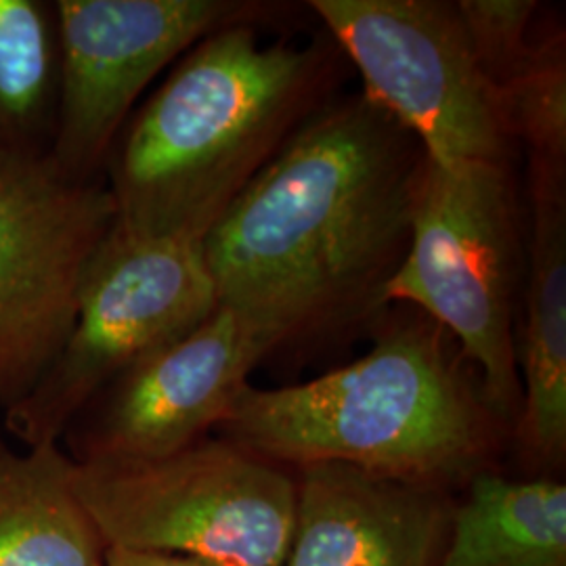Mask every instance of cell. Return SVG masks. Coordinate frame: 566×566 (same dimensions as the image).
I'll return each instance as SVG.
<instances>
[{"label":"cell","instance_id":"obj_1","mask_svg":"<svg viewBox=\"0 0 566 566\" xmlns=\"http://www.w3.org/2000/svg\"><path fill=\"white\" fill-rule=\"evenodd\" d=\"M426 160L365 95L324 103L203 238L219 304L275 348L371 322L407 254Z\"/></svg>","mask_w":566,"mask_h":566},{"label":"cell","instance_id":"obj_2","mask_svg":"<svg viewBox=\"0 0 566 566\" xmlns=\"http://www.w3.org/2000/svg\"><path fill=\"white\" fill-rule=\"evenodd\" d=\"M254 25L189 49L122 128L103 179L124 233L202 242L324 105V44H263Z\"/></svg>","mask_w":566,"mask_h":566},{"label":"cell","instance_id":"obj_3","mask_svg":"<svg viewBox=\"0 0 566 566\" xmlns=\"http://www.w3.org/2000/svg\"><path fill=\"white\" fill-rule=\"evenodd\" d=\"M447 340L432 319L405 317L322 378L245 385L224 439L277 465L334 462L430 486L470 474L493 446L495 418Z\"/></svg>","mask_w":566,"mask_h":566},{"label":"cell","instance_id":"obj_4","mask_svg":"<svg viewBox=\"0 0 566 566\" xmlns=\"http://www.w3.org/2000/svg\"><path fill=\"white\" fill-rule=\"evenodd\" d=\"M76 491L107 547L219 566H285L296 479L229 439L133 462H76Z\"/></svg>","mask_w":566,"mask_h":566},{"label":"cell","instance_id":"obj_5","mask_svg":"<svg viewBox=\"0 0 566 566\" xmlns=\"http://www.w3.org/2000/svg\"><path fill=\"white\" fill-rule=\"evenodd\" d=\"M507 163L426 160L403 263L386 306L411 304L462 346L481 371L495 422H516L521 382L514 340L516 223Z\"/></svg>","mask_w":566,"mask_h":566},{"label":"cell","instance_id":"obj_6","mask_svg":"<svg viewBox=\"0 0 566 566\" xmlns=\"http://www.w3.org/2000/svg\"><path fill=\"white\" fill-rule=\"evenodd\" d=\"M217 306L202 242L137 238L114 223L86 271L67 340L32 392L4 411L7 432L21 447L61 443L103 386Z\"/></svg>","mask_w":566,"mask_h":566},{"label":"cell","instance_id":"obj_7","mask_svg":"<svg viewBox=\"0 0 566 566\" xmlns=\"http://www.w3.org/2000/svg\"><path fill=\"white\" fill-rule=\"evenodd\" d=\"M116 223L105 179L51 156H0V407L25 399L67 340L82 283Z\"/></svg>","mask_w":566,"mask_h":566},{"label":"cell","instance_id":"obj_8","mask_svg":"<svg viewBox=\"0 0 566 566\" xmlns=\"http://www.w3.org/2000/svg\"><path fill=\"white\" fill-rule=\"evenodd\" d=\"M364 78L365 97L432 163H507L506 126L455 2L313 0Z\"/></svg>","mask_w":566,"mask_h":566},{"label":"cell","instance_id":"obj_9","mask_svg":"<svg viewBox=\"0 0 566 566\" xmlns=\"http://www.w3.org/2000/svg\"><path fill=\"white\" fill-rule=\"evenodd\" d=\"M60 109L51 160L97 181L145 88L206 36L275 11L254 0H53Z\"/></svg>","mask_w":566,"mask_h":566},{"label":"cell","instance_id":"obj_10","mask_svg":"<svg viewBox=\"0 0 566 566\" xmlns=\"http://www.w3.org/2000/svg\"><path fill=\"white\" fill-rule=\"evenodd\" d=\"M273 340L227 306L126 367L82 407L61 443L78 464L177 453L223 424Z\"/></svg>","mask_w":566,"mask_h":566},{"label":"cell","instance_id":"obj_11","mask_svg":"<svg viewBox=\"0 0 566 566\" xmlns=\"http://www.w3.org/2000/svg\"><path fill=\"white\" fill-rule=\"evenodd\" d=\"M285 566H437L449 533L439 486L355 465L311 464L296 481Z\"/></svg>","mask_w":566,"mask_h":566},{"label":"cell","instance_id":"obj_12","mask_svg":"<svg viewBox=\"0 0 566 566\" xmlns=\"http://www.w3.org/2000/svg\"><path fill=\"white\" fill-rule=\"evenodd\" d=\"M531 243L518 434L542 464L566 453V164L528 158Z\"/></svg>","mask_w":566,"mask_h":566},{"label":"cell","instance_id":"obj_13","mask_svg":"<svg viewBox=\"0 0 566 566\" xmlns=\"http://www.w3.org/2000/svg\"><path fill=\"white\" fill-rule=\"evenodd\" d=\"M61 443L0 437V566H105V542L76 491Z\"/></svg>","mask_w":566,"mask_h":566},{"label":"cell","instance_id":"obj_14","mask_svg":"<svg viewBox=\"0 0 566 566\" xmlns=\"http://www.w3.org/2000/svg\"><path fill=\"white\" fill-rule=\"evenodd\" d=\"M437 566H566V486L476 472Z\"/></svg>","mask_w":566,"mask_h":566},{"label":"cell","instance_id":"obj_15","mask_svg":"<svg viewBox=\"0 0 566 566\" xmlns=\"http://www.w3.org/2000/svg\"><path fill=\"white\" fill-rule=\"evenodd\" d=\"M57 109L55 2L0 0V156H49Z\"/></svg>","mask_w":566,"mask_h":566},{"label":"cell","instance_id":"obj_16","mask_svg":"<svg viewBox=\"0 0 566 566\" xmlns=\"http://www.w3.org/2000/svg\"><path fill=\"white\" fill-rule=\"evenodd\" d=\"M493 97L510 139H521L528 158L566 164V44L563 32L531 42Z\"/></svg>","mask_w":566,"mask_h":566},{"label":"cell","instance_id":"obj_17","mask_svg":"<svg viewBox=\"0 0 566 566\" xmlns=\"http://www.w3.org/2000/svg\"><path fill=\"white\" fill-rule=\"evenodd\" d=\"M455 7L493 93L495 84L528 51L531 21L539 4L533 0H460Z\"/></svg>","mask_w":566,"mask_h":566},{"label":"cell","instance_id":"obj_18","mask_svg":"<svg viewBox=\"0 0 566 566\" xmlns=\"http://www.w3.org/2000/svg\"><path fill=\"white\" fill-rule=\"evenodd\" d=\"M105 566H219L193 556L166 554V552H142V549H105Z\"/></svg>","mask_w":566,"mask_h":566}]
</instances>
